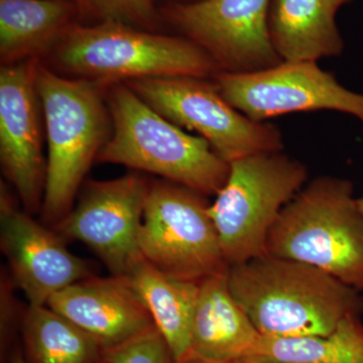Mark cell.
Here are the masks:
<instances>
[{
    "label": "cell",
    "instance_id": "26",
    "mask_svg": "<svg viewBox=\"0 0 363 363\" xmlns=\"http://www.w3.org/2000/svg\"><path fill=\"white\" fill-rule=\"evenodd\" d=\"M357 204L358 207H359L360 211H362L363 215V196L362 197L357 198Z\"/></svg>",
    "mask_w": 363,
    "mask_h": 363
},
{
    "label": "cell",
    "instance_id": "21",
    "mask_svg": "<svg viewBox=\"0 0 363 363\" xmlns=\"http://www.w3.org/2000/svg\"><path fill=\"white\" fill-rule=\"evenodd\" d=\"M81 11L104 21L125 23L138 28H154L157 13L152 0H75Z\"/></svg>",
    "mask_w": 363,
    "mask_h": 363
},
{
    "label": "cell",
    "instance_id": "11",
    "mask_svg": "<svg viewBox=\"0 0 363 363\" xmlns=\"http://www.w3.org/2000/svg\"><path fill=\"white\" fill-rule=\"evenodd\" d=\"M150 184L138 174L90 181L78 204L57 224L64 238L81 241L112 276L128 277L143 257L140 233Z\"/></svg>",
    "mask_w": 363,
    "mask_h": 363
},
{
    "label": "cell",
    "instance_id": "10",
    "mask_svg": "<svg viewBox=\"0 0 363 363\" xmlns=\"http://www.w3.org/2000/svg\"><path fill=\"white\" fill-rule=\"evenodd\" d=\"M272 0L175 2L164 16L184 38L202 48L220 72L252 73L281 63L267 20Z\"/></svg>",
    "mask_w": 363,
    "mask_h": 363
},
{
    "label": "cell",
    "instance_id": "22",
    "mask_svg": "<svg viewBox=\"0 0 363 363\" xmlns=\"http://www.w3.org/2000/svg\"><path fill=\"white\" fill-rule=\"evenodd\" d=\"M104 363H175L156 326L128 342L104 350Z\"/></svg>",
    "mask_w": 363,
    "mask_h": 363
},
{
    "label": "cell",
    "instance_id": "13",
    "mask_svg": "<svg viewBox=\"0 0 363 363\" xmlns=\"http://www.w3.org/2000/svg\"><path fill=\"white\" fill-rule=\"evenodd\" d=\"M0 196V245L28 305H47L55 294L95 277L89 262L73 255L57 233L18 210L4 185Z\"/></svg>",
    "mask_w": 363,
    "mask_h": 363
},
{
    "label": "cell",
    "instance_id": "2",
    "mask_svg": "<svg viewBox=\"0 0 363 363\" xmlns=\"http://www.w3.org/2000/svg\"><path fill=\"white\" fill-rule=\"evenodd\" d=\"M37 87L48 143L43 218L57 225L71 211L91 164L111 138L112 119L106 86L61 77L39 62Z\"/></svg>",
    "mask_w": 363,
    "mask_h": 363
},
{
    "label": "cell",
    "instance_id": "15",
    "mask_svg": "<svg viewBox=\"0 0 363 363\" xmlns=\"http://www.w3.org/2000/svg\"><path fill=\"white\" fill-rule=\"evenodd\" d=\"M227 272L200 281L191 353L216 362H247L262 334L233 298Z\"/></svg>",
    "mask_w": 363,
    "mask_h": 363
},
{
    "label": "cell",
    "instance_id": "4",
    "mask_svg": "<svg viewBox=\"0 0 363 363\" xmlns=\"http://www.w3.org/2000/svg\"><path fill=\"white\" fill-rule=\"evenodd\" d=\"M266 255L322 269L363 291V215L347 179L319 176L281 210Z\"/></svg>",
    "mask_w": 363,
    "mask_h": 363
},
{
    "label": "cell",
    "instance_id": "3",
    "mask_svg": "<svg viewBox=\"0 0 363 363\" xmlns=\"http://www.w3.org/2000/svg\"><path fill=\"white\" fill-rule=\"evenodd\" d=\"M106 90L112 133L97 161L155 174L206 197L220 192L230 164L204 138L164 118L124 83Z\"/></svg>",
    "mask_w": 363,
    "mask_h": 363
},
{
    "label": "cell",
    "instance_id": "17",
    "mask_svg": "<svg viewBox=\"0 0 363 363\" xmlns=\"http://www.w3.org/2000/svg\"><path fill=\"white\" fill-rule=\"evenodd\" d=\"M78 11L74 0H0L2 65L51 52L74 26Z\"/></svg>",
    "mask_w": 363,
    "mask_h": 363
},
{
    "label": "cell",
    "instance_id": "7",
    "mask_svg": "<svg viewBox=\"0 0 363 363\" xmlns=\"http://www.w3.org/2000/svg\"><path fill=\"white\" fill-rule=\"evenodd\" d=\"M206 196L169 181L150 184L140 233L145 260L184 281L200 283L225 274L218 234Z\"/></svg>",
    "mask_w": 363,
    "mask_h": 363
},
{
    "label": "cell",
    "instance_id": "6",
    "mask_svg": "<svg viewBox=\"0 0 363 363\" xmlns=\"http://www.w3.org/2000/svg\"><path fill=\"white\" fill-rule=\"evenodd\" d=\"M308 175L307 167L283 150L230 162L225 185L209 206L229 267L266 255L269 230Z\"/></svg>",
    "mask_w": 363,
    "mask_h": 363
},
{
    "label": "cell",
    "instance_id": "18",
    "mask_svg": "<svg viewBox=\"0 0 363 363\" xmlns=\"http://www.w3.org/2000/svg\"><path fill=\"white\" fill-rule=\"evenodd\" d=\"M128 278L147 306L175 362L188 357L200 283L174 278L145 259Z\"/></svg>",
    "mask_w": 363,
    "mask_h": 363
},
{
    "label": "cell",
    "instance_id": "1",
    "mask_svg": "<svg viewBox=\"0 0 363 363\" xmlns=\"http://www.w3.org/2000/svg\"><path fill=\"white\" fill-rule=\"evenodd\" d=\"M233 298L267 337L328 335L350 316H362V292L322 269L262 255L229 267Z\"/></svg>",
    "mask_w": 363,
    "mask_h": 363
},
{
    "label": "cell",
    "instance_id": "5",
    "mask_svg": "<svg viewBox=\"0 0 363 363\" xmlns=\"http://www.w3.org/2000/svg\"><path fill=\"white\" fill-rule=\"evenodd\" d=\"M51 52L60 70L106 87L143 78H213L220 72L213 59L187 38L114 21L74 25Z\"/></svg>",
    "mask_w": 363,
    "mask_h": 363
},
{
    "label": "cell",
    "instance_id": "25",
    "mask_svg": "<svg viewBox=\"0 0 363 363\" xmlns=\"http://www.w3.org/2000/svg\"><path fill=\"white\" fill-rule=\"evenodd\" d=\"M11 363H28L26 362V358L21 357L20 353H16L14 354L13 358H11Z\"/></svg>",
    "mask_w": 363,
    "mask_h": 363
},
{
    "label": "cell",
    "instance_id": "14",
    "mask_svg": "<svg viewBox=\"0 0 363 363\" xmlns=\"http://www.w3.org/2000/svg\"><path fill=\"white\" fill-rule=\"evenodd\" d=\"M47 305L96 339L104 350L155 327L128 277L82 279L55 294Z\"/></svg>",
    "mask_w": 363,
    "mask_h": 363
},
{
    "label": "cell",
    "instance_id": "24",
    "mask_svg": "<svg viewBox=\"0 0 363 363\" xmlns=\"http://www.w3.org/2000/svg\"><path fill=\"white\" fill-rule=\"evenodd\" d=\"M330 6L332 11H335L337 13L338 9H340L341 6H344V4H347V2L351 1V0H325Z\"/></svg>",
    "mask_w": 363,
    "mask_h": 363
},
{
    "label": "cell",
    "instance_id": "12",
    "mask_svg": "<svg viewBox=\"0 0 363 363\" xmlns=\"http://www.w3.org/2000/svg\"><path fill=\"white\" fill-rule=\"evenodd\" d=\"M39 62L30 60L0 69V162L28 214L42 209L47 169L37 87Z\"/></svg>",
    "mask_w": 363,
    "mask_h": 363
},
{
    "label": "cell",
    "instance_id": "28",
    "mask_svg": "<svg viewBox=\"0 0 363 363\" xmlns=\"http://www.w3.org/2000/svg\"><path fill=\"white\" fill-rule=\"evenodd\" d=\"M74 1H75V0H74Z\"/></svg>",
    "mask_w": 363,
    "mask_h": 363
},
{
    "label": "cell",
    "instance_id": "16",
    "mask_svg": "<svg viewBox=\"0 0 363 363\" xmlns=\"http://www.w3.org/2000/svg\"><path fill=\"white\" fill-rule=\"evenodd\" d=\"M335 18L325 0H272L269 40L281 61L318 62L339 57L344 40Z\"/></svg>",
    "mask_w": 363,
    "mask_h": 363
},
{
    "label": "cell",
    "instance_id": "19",
    "mask_svg": "<svg viewBox=\"0 0 363 363\" xmlns=\"http://www.w3.org/2000/svg\"><path fill=\"white\" fill-rule=\"evenodd\" d=\"M23 335L28 363H104L96 339L48 305H28Z\"/></svg>",
    "mask_w": 363,
    "mask_h": 363
},
{
    "label": "cell",
    "instance_id": "9",
    "mask_svg": "<svg viewBox=\"0 0 363 363\" xmlns=\"http://www.w3.org/2000/svg\"><path fill=\"white\" fill-rule=\"evenodd\" d=\"M213 80L227 101L253 121L331 111L363 123V94L344 87L317 62L283 61L252 73L219 72Z\"/></svg>",
    "mask_w": 363,
    "mask_h": 363
},
{
    "label": "cell",
    "instance_id": "27",
    "mask_svg": "<svg viewBox=\"0 0 363 363\" xmlns=\"http://www.w3.org/2000/svg\"><path fill=\"white\" fill-rule=\"evenodd\" d=\"M196 1V0H187L186 2Z\"/></svg>",
    "mask_w": 363,
    "mask_h": 363
},
{
    "label": "cell",
    "instance_id": "23",
    "mask_svg": "<svg viewBox=\"0 0 363 363\" xmlns=\"http://www.w3.org/2000/svg\"><path fill=\"white\" fill-rule=\"evenodd\" d=\"M175 363H248L247 362H240V360H231V362H216V360H209L204 359V358H201L199 357H196V355L190 354L188 357L184 358V359L180 360V362Z\"/></svg>",
    "mask_w": 363,
    "mask_h": 363
},
{
    "label": "cell",
    "instance_id": "20",
    "mask_svg": "<svg viewBox=\"0 0 363 363\" xmlns=\"http://www.w3.org/2000/svg\"><path fill=\"white\" fill-rule=\"evenodd\" d=\"M362 316L346 317L324 336L262 335L248 363H363Z\"/></svg>",
    "mask_w": 363,
    "mask_h": 363
},
{
    "label": "cell",
    "instance_id": "8",
    "mask_svg": "<svg viewBox=\"0 0 363 363\" xmlns=\"http://www.w3.org/2000/svg\"><path fill=\"white\" fill-rule=\"evenodd\" d=\"M207 80L154 77L124 84L171 123L197 133L229 164L284 150L283 135L278 126L250 118L227 101L215 82Z\"/></svg>",
    "mask_w": 363,
    "mask_h": 363
}]
</instances>
